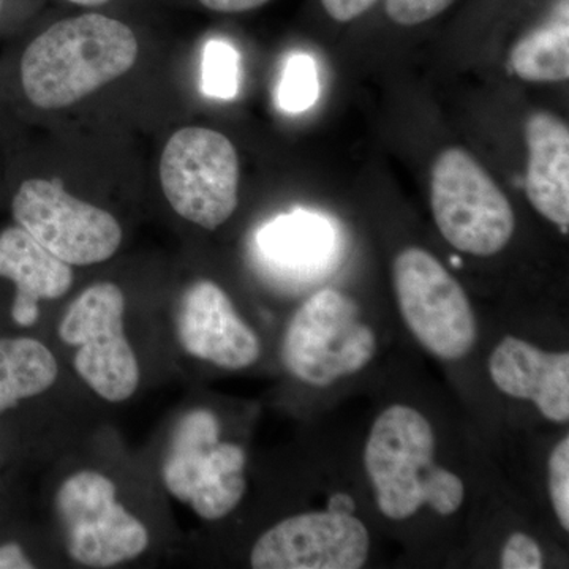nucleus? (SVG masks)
<instances>
[{
	"instance_id": "nucleus-18",
	"label": "nucleus",
	"mask_w": 569,
	"mask_h": 569,
	"mask_svg": "<svg viewBox=\"0 0 569 569\" xmlns=\"http://www.w3.org/2000/svg\"><path fill=\"white\" fill-rule=\"evenodd\" d=\"M269 258L290 268H310L323 263L331 252L335 233L321 217L295 212L266 224L258 236Z\"/></svg>"
},
{
	"instance_id": "nucleus-12",
	"label": "nucleus",
	"mask_w": 569,
	"mask_h": 569,
	"mask_svg": "<svg viewBox=\"0 0 569 569\" xmlns=\"http://www.w3.org/2000/svg\"><path fill=\"white\" fill-rule=\"evenodd\" d=\"M176 331L187 353L222 369H246L261 355L257 332L236 312L230 296L211 280H198L183 291Z\"/></svg>"
},
{
	"instance_id": "nucleus-28",
	"label": "nucleus",
	"mask_w": 569,
	"mask_h": 569,
	"mask_svg": "<svg viewBox=\"0 0 569 569\" xmlns=\"http://www.w3.org/2000/svg\"><path fill=\"white\" fill-rule=\"evenodd\" d=\"M3 7V0H0V10H2Z\"/></svg>"
},
{
	"instance_id": "nucleus-8",
	"label": "nucleus",
	"mask_w": 569,
	"mask_h": 569,
	"mask_svg": "<svg viewBox=\"0 0 569 569\" xmlns=\"http://www.w3.org/2000/svg\"><path fill=\"white\" fill-rule=\"evenodd\" d=\"M395 290L400 313L430 353L456 361L477 343V320L466 291L432 253L410 247L397 254Z\"/></svg>"
},
{
	"instance_id": "nucleus-4",
	"label": "nucleus",
	"mask_w": 569,
	"mask_h": 569,
	"mask_svg": "<svg viewBox=\"0 0 569 569\" xmlns=\"http://www.w3.org/2000/svg\"><path fill=\"white\" fill-rule=\"evenodd\" d=\"M430 204L438 230L460 252L490 257L515 234L516 217L507 194L466 149L449 148L437 157Z\"/></svg>"
},
{
	"instance_id": "nucleus-10",
	"label": "nucleus",
	"mask_w": 569,
	"mask_h": 569,
	"mask_svg": "<svg viewBox=\"0 0 569 569\" xmlns=\"http://www.w3.org/2000/svg\"><path fill=\"white\" fill-rule=\"evenodd\" d=\"M13 217L48 252L70 266L110 260L122 242L114 216L78 200L61 179H29L13 198Z\"/></svg>"
},
{
	"instance_id": "nucleus-25",
	"label": "nucleus",
	"mask_w": 569,
	"mask_h": 569,
	"mask_svg": "<svg viewBox=\"0 0 569 569\" xmlns=\"http://www.w3.org/2000/svg\"><path fill=\"white\" fill-rule=\"evenodd\" d=\"M194 2L213 13L238 14L260 9L271 0H194Z\"/></svg>"
},
{
	"instance_id": "nucleus-26",
	"label": "nucleus",
	"mask_w": 569,
	"mask_h": 569,
	"mask_svg": "<svg viewBox=\"0 0 569 569\" xmlns=\"http://www.w3.org/2000/svg\"><path fill=\"white\" fill-rule=\"evenodd\" d=\"M36 565L17 542L0 546V569H32Z\"/></svg>"
},
{
	"instance_id": "nucleus-15",
	"label": "nucleus",
	"mask_w": 569,
	"mask_h": 569,
	"mask_svg": "<svg viewBox=\"0 0 569 569\" xmlns=\"http://www.w3.org/2000/svg\"><path fill=\"white\" fill-rule=\"evenodd\" d=\"M529 146L526 193L531 206L568 233L569 129L559 116L533 112L526 123Z\"/></svg>"
},
{
	"instance_id": "nucleus-11",
	"label": "nucleus",
	"mask_w": 569,
	"mask_h": 569,
	"mask_svg": "<svg viewBox=\"0 0 569 569\" xmlns=\"http://www.w3.org/2000/svg\"><path fill=\"white\" fill-rule=\"evenodd\" d=\"M365 523L346 512H306L277 523L254 542V569H358L369 557Z\"/></svg>"
},
{
	"instance_id": "nucleus-22",
	"label": "nucleus",
	"mask_w": 569,
	"mask_h": 569,
	"mask_svg": "<svg viewBox=\"0 0 569 569\" xmlns=\"http://www.w3.org/2000/svg\"><path fill=\"white\" fill-rule=\"evenodd\" d=\"M549 496L561 527L569 530V438L553 448L549 458Z\"/></svg>"
},
{
	"instance_id": "nucleus-14",
	"label": "nucleus",
	"mask_w": 569,
	"mask_h": 569,
	"mask_svg": "<svg viewBox=\"0 0 569 569\" xmlns=\"http://www.w3.org/2000/svg\"><path fill=\"white\" fill-rule=\"evenodd\" d=\"M0 277L17 287L11 317L20 326L39 320V302L62 298L73 284L71 266L39 244L24 228L0 233Z\"/></svg>"
},
{
	"instance_id": "nucleus-1",
	"label": "nucleus",
	"mask_w": 569,
	"mask_h": 569,
	"mask_svg": "<svg viewBox=\"0 0 569 569\" xmlns=\"http://www.w3.org/2000/svg\"><path fill=\"white\" fill-rule=\"evenodd\" d=\"M140 41L132 26L91 10L52 22L26 48L21 82L41 110H61L132 70Z\"/></svg>"
},
{
	"instance_id": "nucleus-6",
	"label": "nucleus",
	"mask_w": 569,
	"mask_h": 569,
	"mask_svg": "<svg viewBox=\"0 0 569 569\" xmlns=\"http://www.w3.org/2000/svg\"><path fill=\"white\" fill-rule=\"evenodd\" d=\"M160 182L182 219L216 230L238 208L239 157L233 142L212 129L183 127L164 144Z\"/></svg>"
},
{
	"instance_id": "nucleus-5",
	"label": "nucleus",
	"mask_w": 569,
	"mask_h": 569,
	"mask_svg": "<svg viewBox=\"0 0 569 569\" xmlns=\"http://www.w3.org/2000/svg\"><path fill=\"white\" fill-rule=\"evenodd\" d=\"M246 452L220 440V422L209 410L179 421L163 460L164 488L204 520H219L246 493Z\"/></svg>"
},
{
	"instance_id": "nucleus-3",
	"label": "nucleus",
	"mask_w": 569,
	"mask_h": 569,
	"mask_svg": "<svg viewBox=\"0 0 569 569\" xmlns=\"http://www.w3.org/2000/svg\"><path fill=\"white\" fill-rule=\"evenodd\" d=\"M376 350V332L361 320L353 299L326 288L310 296L291 318L282 361L291 376L321 388L365 369Z\"/></svg>"
},
{
	"instance_id": "nucleus-24",
	"label": "nucleus",
	"mask_w": 569,
	"mask_h": 569,
	"mask_svg": "<svg viewBox=\"0 0 569 569\" xmlns=\"http://www.w3.org/2000/svg\"><path fill=\"white\" fill-rule=\"evenodd\" d=\"M381 0H318L321 10L337 24H350L380 6Z\"/></svg>"
},
{
	"instance_id": "nucleus-27",
	"label": "nucleus",
	"mask_w": 569,
	"mask_h": 569,
	"mask_svg": "<svg viewBox=\"0 0 569 569\" xmlns=\"http://www.w3.org/2000/svg\"><path fill=\"white\" fill-rule=\"evenodd\" d=\"M71 6L82 7V9L99 10L104 7L111 6L116 0H66Z\"/></svg>"
},
{
	"instance_id": "nucleus-13",
	"label": "nucleus",
	"mask_w": 569,
	"mask_h": 569,
	"mask_svg": "<svg viewBox=\"0 0 569 569\" xmlns=\"http://www.w3.org/2000/svg\"><path fill=\"white\" fill-rule=\"evenodd\" d=\"M493 383L505 395L531 400L542 417L569 419V353H548L508 336L489 359Z\"/></svg>"
},
{
	"instance_id": "nucleus-20",
	"label": "nucleus",
	"mask_w": 569,
	"mask_h": 569,
	"mask_svg": "<svg viewBox=\"0 0 569 569\" xmlns=\"http://www.w3.org/2000/svg\"><path fill=\"white\" fill-rule=\"evenodd\" d=\"M239 56L230 43L211 40L204 48L203 89L216 99H233L238 92Z\"/></svg>"
},
{
	"instance_id": "nucleus-9",
	"label": "nucleus",
	"mask_w": 569,
	"mask_h": 569,
	"mask_svg": "<svg viewBox=\"0 0 569 569\" xmlns=\"http://www.w3.org/2000/svg\"><path fill=\"white\" fill-rule=\"evenodd\" d=\"M56 515L70 559L82 567L112 568L148 549L144 523L119 503L114 482L99 471H80L63 481Z\"/></svg>"
},
{
	"instance_id": "nucleus-17",
	"label": "nucleus",
	"mask_w": 569,
	"mask_h": 569,
	"mask_svg": "<svg viewBox=\"0 0 569 569\" xmlns=\"http://www.w3.org/2000/svg\"><path fill=\"white\" fill-rule=\"evenodd\" d=\"M59 367L43 343L28 337L0 339V415L21 400L43 395L58 380Z\"/></svg>"
},
{
	"instance_id": "nucleus-19",
	"label": "nucleus",
	"mask_w": 569,
	"mask_h": 569,
	"mask_svg": "<svg viewBox=\"0 0 569 569\" xmlns=\"http://www.w3.org/2000/svg\"><path fill=\"white\" fill-rule=\"evenodd\" d=\"M317 99L316 62L307 54L291 56L284 66L282 81H280V107L290 112H301L309 110Z\"/></svg>"
},
{
	"instance_id": "nucleus-23",
	"label": "nucleus",
	"mask_w": 569,
	"mask_h": 569,
	"mask_svg": "<svg viewBox=\"0 0 569 569\" xmlns=\"http://www.w3.org/2000/svg\"><path fill=\"white\" fill-rule=\"evenodd\" d=\"M500 567L503 569H541L542 552L538 542L526 533L511 535L501 550Z\"/></svg>"
},
{
	"instance_id": "nucleus-2",
	"label": "nucleus",
	"mask_w": 569,
	"mask_h": 569,
	"mask_svg": "<svg viewBox=\"0 0 569 569\" xmlns=\"http://www.w3.org/2000/svg\"><path fill=\"white\" fill-rule=\"evenodd\" d=\"M365 466L380 511L392 520H406L430 507L451 516L462 507V479L436 463V433L418 410L387 408L370 430Z\"/></svg>"
},
{
	"instance_id": "nucleus-21",
	"label": "nucleus",
	"mask_w": 569,
	"mask_h": 569,
	"mask_svg": "<svg viewBox=\"0 0 569 569\" xmlns=\"http://www.w3.org/2000/svg\"><path fill=\"white\" fill-rule=\"evenodd\" d=\"M458 0H381V10L391 24L417 28L437 20Z\"/></svg>"
},
{
	"instance_id": "nucleus-16",
	"label": "nucleus",
	"mask_w": 569,
	"mask_h": 569,
	"mask_svg": "<svg viewBox=\"0 0 569 569\" xmlns=\"http://www.w3.org/2000/svg\"><path fill=\"white\" fill-rule=\"evenodd\" d=\"M520 80L560 82L569 78V0H553L548 18L520 37L511 51Z\"/></svg>"
},
{
	"instance_id": "nucleus-7",
	"label": "nucleus",
	"mask_w": 569,
	"mask_h": 569,
	"mask_svg": "<svg viewBox=\"0 0 569 569\" xmlns=\"http://www.w3.org/2000/svg\"><path fill=\"white\" fill-rule=\"evenodd\" d=\"M126 296L116 283L86 288L67 309L59 337L77 348L74 369L96 395L118 403L140 387V366L123 331Z\"/></svg>"
}]
</instances>
